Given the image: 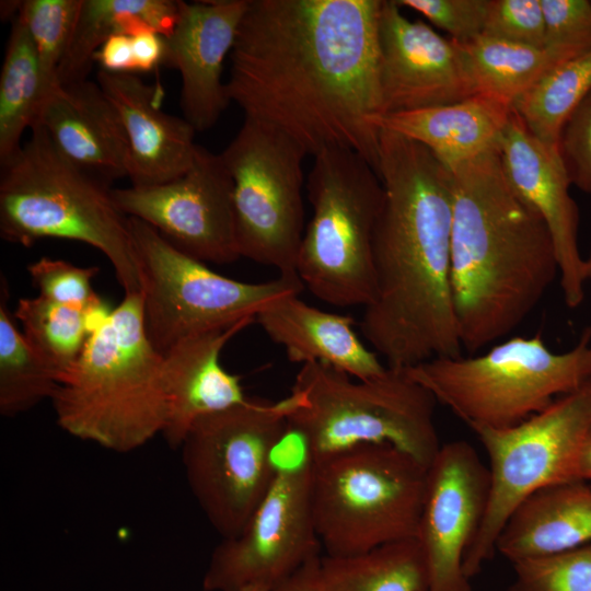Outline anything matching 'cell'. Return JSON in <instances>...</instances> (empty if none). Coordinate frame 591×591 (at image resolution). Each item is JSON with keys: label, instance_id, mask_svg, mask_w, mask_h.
Instances as JSON below:
<instances>
[{"label": "cell", "instance_id": "cell-1", "mask_svg": "<svg viewBox=\"0 0 591 591\" xmlns=\"http://www.w3.org/2000/svg\"><path fill=\"white\" fill-rule=\"evenodd\" d=\"M381 3L248 0L230 54V101L308 154L349 149L376 172Z\"/></svg>", "mask_w": 591, "mask_h": 591}, {"label": "cell", "instance_id": "cell-2", "mask_svg": "<svg viewBox=\"0 0 591 591\" xmlns=\"http://www.w3.org/2000/svg\"><path fill=\"white\" fill-rule=\"evenodd\" d=\"M376 174L383 202L372 240L375 291L361 334L392 369L459 358L450 170L422 144L380 129Z\"/></svg>", "mask_w": 591, "mask_h": 591}, {"label": "cell", "instance_id": "cell-3", "mask_svg": "<svg viewBox=\"0 0 591 591\" xmlns=\"http://www.w3.org/2000/svg\"><path fill=\"white\" fill-rule=\"evenodd\" d=\"M447 166L454 312L462 347L474 355L533 312L559 267L545 222L510 187L497 148Z\"/></svg>", "mask_w": 591, "mask_h": 591}, {"label": "cell", "instance_id": "cell-4", "mask_svg": "<svg viewBox=\"0 0 591 591\" xmlns=\"http://www.w3.org/2000/svg\"><path fill=\"white\" fill-rule=\"evenodd\" d=\"M162 362L146 332L142 294H125L60 376L51 398L58 425L115 452L138 449L166 424Z\"/></svg>", "mask_w": 591, "mask_h": 591}, {"label": "cell", "instance_id": "cell-5", "mask_svg": "<svg viewBox=\"0 0 591 591\" xmlns=\"http://www.w3.org/2000/svg\"><path fill=\"white\" fill-rule=\"evenodd\" d=\"M31 132L1 164V237L27 247L44 239L85 243L111 262L125 294L141 293L128 217L111 185L71 163L40 126Z\"/></svg>", "mask_w": 591, "mask_h": 591}, {"label": "cell", "instance_id": "cell-6", "mask_svg": "<svg viewBox=\"0 0 591 591\" xmlns=\"http://www.w3.org/2000/svg\"><path fill=\"white\" fill-rule=\"evenodd\" d=\"M289 427L312 460L361 444H390L429 467L441 443L437 401L404 370L359 380L317 362L301 364L291 391Z\"/></svg>", "mask_w": 591, "mask_h": 591}, {"label": "cell", "instance_id": "cell-7", "mask_svg": "<svg viewBox=\"0 0 591 591\" xmlns=\"http://www.w3.org/2000/svg\"><path fill=\"white\" fill-rule=\"evenodd\" d=\"M404 371L473 431L507 429L591 378V329L565 352L541 335L514 336L477 356L432 358Z\"/></svg>", "mask_w": 591, "mask_h": 591}, {"label": "cell", "instance_id": "cell-8", "mask_svg": "<svg viewBox=\"0 0 591 591\" xmlns=\"http://www.w3.org/2000/svg\"><path fill=\"white\" fill-rule=\"evenodd\" d=\"M306 189L313 213L299 248V279L331 305L367 306L375 291L372 240L381 179L363 157L333 147L314 155Z\"/></svg>", "mask_w": 591, "mask_h": 591}, {"label": "cell", "instance_id": "cell-9", "mask_svg": "<svg viewBox=\"0 0 591 591\" xmlns=\"http://www.w3.org/2000/svg\"><path fill=\"white\" fill-rule=\"evenodd\" d=\"M427 470L390 444H361L313 460L312 509L325 555L417 537Z\"/></svg>", "mask_w": 591, "mask_h": 591}, {"label": "cell", "instance_id": "cell-10", "mask_svg": "<svg viewBox=\"0 0 591 591\" xmlns=\"http://www.w3.org/2000/svg\"><path fill=\"white\" fill-rule=\"evenodd\" d=\"M292 398H246L198 418L181 444L189 488L213 529L237 535L276 476L274 450L289 428Z\"/></svg>", "mask_w": 591, "mask_h": 591}, {"label": "cell", "instance_id": "cell-11", "mask_svg": "<svg viewBox=\"0 0 591 591\" xmlns=\"http://www.w3.org/2000/svg\"><path fill=\"white\" fill-rule=\"evenodd\" d=\"M141 279L147 335L163 356L179 340L234 325L304 289L298 276L244 282L222 276L175 247L153 227L128 217Z\"/></svg>", "mask_w": 591, "mask_h": 591}, {"label": "cell", "instance_id": "cell-12", "mask_svg": "<svg viewBox=\"0 0 591 591\" xmlns=\"http://www.w3.org/2000/svg\"><path fill=\"white\" fill-rule=\"evenodd\" d=\"M474 432L488 456L490 490L463 561L470 580L493 559L501 529L524 498L546 486L580 480L579 459L591 437V378L517 426Z\"/></svg>", "mask_w": 591, "mask_h": 591}, {"label": "cell", "instance_id": "cell-13", "mask_svg": "<svg viewBox=\"0 0 591 591\" xmlns=\"http://www.w3.org/2000/svg\"><path fill=\"white\" fill-rule=\"evenodd\" d=\"M220 154L233 179L240 256L274 267L280 276H298L308 153L271 126L245 118Z\"/></svg>", "mask_w": 591, "mask_h": 591}, {"label": "cell", "instance_id": "cell-14", "mask_svg": "<svg viewBox=\"0 0 591 591\" xmlns=\"http://www.w3.org/2000/svg\"><path fill=\"white\" fill-rule=\"evenodd\" d=\"M313 460L276 470L274 482L244 529L222 538L204 576L205 591L273 590L320 555L312 509Z\"/></svg>", "mask_w": 591, "mask_h": 591}, {"label": "cell", "instance_id": "cell-15", "mask_svg": "<svg viewBox=\"0 0 591 591\" xmlns=\"http://www.w3.org/2000/svg\"><path fill=\"white\" fill-rule=\"evenodd\" d=\"M127 217L153 227L187 255L212 264L240 258L235 231L233 179L220 153L198 146L189 169L152 186L112 188Z\"/></svg>", "mask_w": 591, "mask_h": 591}, {"label": "cell", "instance_id": "cell-16", "mask_svg": "<svg viewBox=\"0 0 591 591\" xmlns=\"http://www.w3.org/2000/svg\"><path fill=\"white\" fill-rule=\"evenodd\" d=\"M489 468L467 441L441 444L427 470L417 540L428 566V591H472L465 554L485 515Z\"/></svg>", "mask_w": 591, "mask_h": 591}, {"label": "cell", "instance_id": "cell-17", "mask_svg": "<svg viewBox=\"0 0 591 591\" xmlns=\"http://www.w3.org/2000/svg\"><path fill=\"white\" fill-rule=\"evenodd\" d=\"M395 0H382L379 23L380 114L410 112L477 94L459 45L421 21H412Z\"/></svg>", "mask_w": 591, "mask_h": 591}, {"label": "cell", "instance_id": "cell-18", "mask_svg": "<svg viewBox=\"0 0 591 591\" xmlns=\"http://www.w3.org/2000/svg\"><path fill=\"white\" fill-rule=\"evenodd\" d=\"M503 175L518 197L545 222L554 242L567 306L584 297V258L579 248V209L558 148L537 139L513 111L497 146Z\"/></svg>", "mask_w": 591, "mask_h": 591}, {"label": "cell", "instance_id": "cell-19", "mask_svg": "<svg viewBox=\"0 0 591 591\" xmlns=\"http://www.w3.org/2000/svg\"><path fill=\"white\" fill-rule=\"evenodd\" d=\"M247 4L248 0L178 1L163 65L179 72V105L196 131L211 128L231 102L222 82L223 63Z\"/></svg>", "mask_w": 591, "mask_h": 591}, {"label": "cell", "instance_id": "cell-20", "mask_svg": "<svg viewBox=\"0 0 591 591\" xmlns=\"http://www.w3.org/2000/svg\"><path fill=\"white\" fill-rule=\"evenodd\" d=\"M96 82L116 108L128 141V176L134 186L172 181L193 164L198 144L195 128L183 117L165 113L160 84L136 73L100 70Z\"/></svg>", "mask_w": 591, "mask_h": 591}, {"label": "cell", "instance_id": "cell-21", "mask_svg": "<svg viewBox=\"0 0 591 591\" xmlns=\"http://www.w3.org/2000/svg\"><path fill=\"white\" fill-rule=\"evenodd\" d=\"M35 125L47 132L63 157L100 181L111 185L128 176L127 136L97 82L85 79L54 86Z\"/></svg>", "mask_w": 591, "mask_h": 591}, {"label": "cell", "instance_id": "cell-22", "mask_svg": "<svg viewBox=\"0 0 591 591\" xmlns=\"http://www.w3.org/2000/svg\"><path fill=\"white\" fill-rule=\"evenodd\" d=\"M254 322L255 318H246L188 336L162 356L167 398V419L162 433L172 449L181 447L198 418L247 398L241 378L222 367L220 355L230 339Z\"/></svg>", "mask_w": 591, "mask_h": 591}, {"label": "cell", "instance_id": "cell-23", "mask_svg": "<svg viewBox=\"0 0 591 591\" xmlns=\"http://www.w3.org/2000/svg\"><path fill=\"white\" fill-rule=\"evenodd\" d=\"M354 321L312 306L299 294L276 301L255 317L291 362H317L359 380L376 378L387 367L359 338Z\"/></svg>", "mask_w": 591, "mask_h": 591}, {"label": "cell", "instance_id": "cell-24", "mask_svg": "<svg viewBox=\"0 0 591 591\" xmlns=\"http://www.w3.org/2000/svg\"><path fill=\"white\" fill-rule=\"evenodd\" d=\"M512 112L505 100L477 93L452 104L376 115L370 124L422 144L451 165L497 148Z\"/></svg>", "mask_w": 591, "mask_h": 591}, {"label": "cell", "instance_id": "cell-25", "mask_svg": "<svg viewBox=\"0 0 591 591\" xmlns=\"http://www.w3.org/2000/svg\"><path fill=\"white\" fill-rule=\"evenodd\" d=\"M591 543V484L572 480L541 488L510 513L496 553L512 564Z\"/></svg>", "mask_w": 591, "mask_h": 591}, {"label": "cell", "instance_id": "cell-26", "mask_svg": "<svg viewBox=\"0 0 591 591\" xmlns=\"http://www.w3.org/2000/svg\"><path fill=\"white\" fill-rule=\"evenodd\" d=\"M177 12L178 1L82 0L69 49L58 71V84L88 79L94 55L113 35L131 36L153 30L169 36Z\"/></svg>", "mask_w": 591, "mask_h": 591}, {"label": "cell", "instance_id": "cell-27", "mask_svg": "<svg viewBox=\"0 0 591 591\" xmlns=\"http://www.w3.org/2000/svg\"><path fill=\"white\" fill-rule=\"evenodd\" d=\"M324 591H428L426 557L416 537L347 556H321Z\"/></svg>", "mask_w": 591, "mask_h": 591}, {"label": "cell", "instance_id": "cell-28", "mask_svg": "<svg viewBox=\"0 0 591 591\" xmlns=\"http://www.w3.org/2000/svg\"><path fill=\"white\" fill-rule=\"evenodd\" d=\"M48 88L31 35L19 15L12 22L0 74V165L22 147Z\"/></svg>", "mask_w": 591, "mask_h": 591}, {"label": "cell", "instance_id": "cell-29", "mask_svg": "<svg viewBox=\"0 0 591 591\" xmlns=\"http://www.w3.org/2000/svg\"><path fill=\"white\" fill-rule=\"evenodd\" d=\"M455 43L477 93L499 97L511 105L554 68L567 61L546 46L517 44L484 35Z\"/></svg>", "mask_w": 591, "mask_h": 591}, {"label": "cell", "instance_id": "cell-30", "mask_svg": "<svg viewBox=\"0 0 591 591\" xmlns=\"http://www.w3.org/2000/svg\"><path fill=\"white\" fill-rule=\"evenodd\" d=\"M107 303L79 309L42 297L20 299L13 315L32 348L60 376L79 359L91 334L109 316Z\"/></svg>", "mask_w": 591, "mask_h": 591}, {"label": "cell", "instance_id": "cell-31", "mask_svg": "<svg viewBox=\"0 0 591 591\" xmlns=\"http://www.w3.org/2000/svg\"><path fill=\"white\" fill-rule=\"evenodd\" d=\"M9 289L0 285V413L12 417L53 398L59 373L45 361L20 332L8 306Z\"/></svg>", "mask_w": 591, "mask_h": 591}, {"label": "cell", "instance_id": "cell-32", "mask_svg": "<svg viewBox=\"0 0 591 591\" xmlns=\"http://www.w3.org/2000/svg\"><path fill=\"white\" fill-rule=\"evenodd\" d=\"M591 91V47L558 65L512 105L528 129L559 149L564 124Z\"/></svg>", "mask_w": 591, "mask_h": 591}, {"label": "cell", "instance_id": "cell-33", "mask_svg": "<svg viewBox=\"0 0 591 591\" xmlns=\"http://www.w3.org/2000/svg\"><path fill=\"white\" fill-rule=\"evenodd\" d=\"M82 0H26L18 15L34 43L48 92L69 49Z\"/></svg>", "mask_w": 591, "mask_h": 591}, {"label": "cell", "instance_id": "cell-34", "mask_svg": "<svg viewBox=\"0 0 591 591\" xmlns=\"http://www.w3.org/2000/svg\"><path fill=\"white\" fill-rule=\"evenodd\" d=\"M512 565L508 591H591V543Z\"/></svg>", "mask_w": 591, "mask_h": 591}, {"label": "cell", "instance_id": "cell-35", "mask_svg": "<svg viewBox=\"0 0 591 591\" xmlns=\"http://www.w3.org/2000/svg\"><path fill=\"white\" fill-rule=\"evenodd\" d=\"M38 296L53 302L90 310L105 303L94 291L97 266L80 267L67 260L42 257L27 266Z\"/></svg>", "mask_w": 591, "mask_h": 591}, {"label": "cell", "instance_id": "cell-36", "mask_svg": "<svg viewBox=\"0 0 591 591\" xmlns=\"http://www.w3.org/2000/svg\"><path fill=\"white\" fill-rule=\"evenodd\" d=\"M545 46L567 60L591 47V0H541Z\"/></svg>", "mask_w": 591, "mask_h": 591}, {"label": "cell", "instance_id": "cell-37", "mask_svg": "<svg viewBox=\"0 0 591 591\" xmlns=\"http://www.w3.org/2000/svg\"><path fill=\"white\" fill-rule=\"evenodd\" d=\"M484 36L545 47L541 0H488Z\"/></svg>", "mask_w": 591, "mask_h": 591}, {"label": "cell", "instance_id": "cell-38", "mask_svg": "<svg viewBox=\"0 0 591 591\" xmlns=\"http://www.w3.org/2000/svg\"><path fill=\"white\" fill-rule=\"evenodd\" d=\"M422 14L450 38L465 43L483 35L488 0H395Z\"/></svg>", "mask_w": 591, "mask_h": 591}, {"label": "cell", "instance_id": "cell-39", "mask_svg": "<svg viewBox=\"0 0 591 591\" xmlns=\"http://www.w3.org/2000/svg\"><path fill=\"white\" fill-rule=\"evenodd\" d=\"M559 152L571 185L591 195V91L564 124Z\"/></svg>", "mask_w": 591, "mask_h": 591}, {"label": "cell", "instance_id": "cell-40", "mask_svg": "<svg viewBox=\"0 0 591 591\" xmlns=\"http://www.w3.org/2000/svg\"><path fill=\"white\" fill-rule=\"evenodd\" d=\"M94 61L107 72L137 73L131 36L113 35L106 39L94 55Z\"/></svg>", "mask_w": 591, "mask_h": 591}, {"label": "cell", "instance_id": "cell-41", "mask_svg": "<svg viewBox=\"0 0 591 591\" xmlns=\"http://www.w3.org/2000/svg\"><path fill=\"white\" fill-rule=\"evenodd\" d=\"M137 72H148L163 63L165 37L153 30H146L131 35Z\"/></svg>", "mask_w": 591, "mask_h": 591}, {"label": "cell", "instance_id": "cell-42", "mask_svg": "<svg viewBox=\"0 0 591 591\" xmlns=\"http://www.w3.org/2000/svg\"><path fill=\"white\" fill-rule=\"evenodd\" d=\"M320 563L321 555L311 558L271 591H324Z\"/></svg>", "mask_w": 591, "mask_h": 591}, {"label": "cell", "instance_id": "cell-43", "mask_svg": "<svg viewBox=\"0 0 591 591\" xmlns=\"http://www.w3.org/2000/svg\"><path fill=\"white\" fill-rule=\"evenodd\" d=\"M578 478L591 483V437L586 442L580 454Z\"/></svg>", "mask_w": 591, "mask_h": 591}, {"label": "cell", "instance_id": "cell-44", "mask_svg": "<svg viewBox=\"0 0 591 591\" xmlns=\"http://www.w3.org/2000/svg\"><path fill=\"white\" fill-rule=\"evenodd\" d=\"M584 279L591 281V252L587 259H584ZM591 329V326H590Z\"/></svg>", "mask_w": 591, "mask_h": 591}, {"label": "cell", "instance_id": "cell-45", "mask_svg": "<svg viewBox=\"0 0 591 591\" xmlns=\"http://www.w3.org/2000/svg\"><path fill=\"white\" fill-rule=\"evenodd\" d=\"M240 591H270L264 587H260V586H247L243 589H241Z\"/></svg>", "mask_w": 591, "mask_h": 591}]
</instances>
